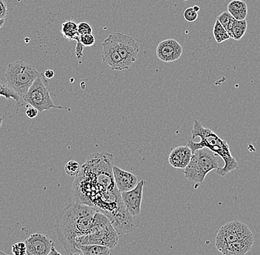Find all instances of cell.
Instances as JSON below:
<instances>
[{
    "instance_id": "1",
    "label": "cell",
    "mask_w": 260,
    "mask_h": 255,
    "mask_svg": "<svg viewBox=\"0 0 260 255\" xmlns=\"http://www.w3.org/2000/svg\"><path fill=\"white\" fill-rule=\"evenodd\" d=\"M113 155L95 153L89 156L73 185L75 201L95 208L107 217L123 207L113 175Z\"/></svg>"
},
{
    "instance_id": "2",
    "label": "cell",
    "mask_w": 260,
    "mask_h": 255,
    "mask_svg": "<svg viewBox=\"0 0 260 255\" xmlns=\"http://www.w3.org/2000/svg\"><path fill=\"white\" fill-rule=\"evenodd\" d=\"M97 212L94 207L75 202L65 208L57 217L55 230L68 254L80 251L75 246V240L88 233Z\"/></svg>"
},
{
    "instance_id": "3",
    "label": "cell",
    "mask_w": 260,
    "mask_h": 255,
    "mask_svg": "<svg viewBox=\"0 0 260 255\" xmlns=\"http://www.w3.org/2000/svg\"><path fill=\"white\" fill-rule=\"evenodd\" d=\"M191 135H192V139H194L196 137H199L201 139V140L198 142H194L193 140H189L187 142L186 145L191 149L192 154H194L198 149L206 148L217 154L223 160L224 166L217 169V174L224 176L239 168L238 162L232 155L226 141L221 139L217 134L209 128L203 127L198 120H194Z\"/></svg>"
},
{
    "instance_id": "4",
    "label": "cell",
    "mask_w": 260,
    "mask_h": 255,
    "mask_svg": "<svg viewBox=\"0 0 260 255\" xmlns=\"http://www.w3.org/2000/svg\"><path fill=\"white\" fill-rule=\"evenodd\" d=\"M118 243V234L113 228L108 217L102 212H97L88 233L77 237L75 246L79 250L82 245H101L111 249Z\"/></svg>"
},
{
    "instance_id": "5",
    "label": "cell",
    "mask_w": 260,
    "mask_h": 255,
    "mask_svg": "<svg viewBox=\"0 0 260 255\" xmlns=\"http://www.w3.org/2000/svg\"><path fill=\"white\" fill-rule=\"evenodd\" d=\"M40 75L35 66L19 60L8 65L5 78L9 87L22 98Z\"/></svg>"
},
{
    "instance_id": "6",
    "label": "cell",
    "mask_w": 260,
    "mask_h": 255,
    "mask_svg": "<svg viewBox=\"0 0 260 255\" xmlns=\"http://www.w3.org/2000/svg\"><path fill=\"white\" fill-rule=\"evenodd\" d=\"M218 156L206 149H198L192 154L189 163L183 170L185 178L197 185L204 181L206 175L219 168Z\"/></svg>"
},
{
    "instance_id": "7",
    "label": "cell",
    "mask_w": 260,
    "mask_h": 255,
    "mask_svg": "<svg viewBox=\"0 0 260 255\" xmlns=\"http://www.w3.org/2000/svg\"><path fill=\"white\" fill-rule=\"evenodd\" d=\"M25 103L37 108L40 113L54 108V110H68L67 107L56 105L53 103L50 95L48 81L43 74H41L22 97Z\"/></svg>"
},
{
    "instance_id": "8",
    "label": "cell",
    "mask_w": 260,
    "mask_h": 255,
    "mask_svg": "<svg viewBox=\"0 0 260 255\" xmlns=\"http://www.w3.org/2000/svg\"><path fill=\"white\" fill-rule=\"evenodd\" d=\"M252 237L253 234L248 225L237 221L232 222L219 229L215 238V246L218 250L228 243Z\"/></svg>"
},
{
    "instance_id": "9",
    "label": "cell",
    "mask_w": 260,
    "mask_h": 255,
    "mask_svg": "<svg viewBox=\"0 0 260 255\" xmlns=\"http://www.w3.org/2000/svg\"><path fill=\"white\" fill-rule=\"evenodd\" d=\"M110 35L122 59L129 68L137 61L139 53V45L137 42L130 35L122 32H113Z\"/></svg>"
},
{
    "instance_id": "10",
    "label": "cell",
    "mask_w": 260,
    "mask_h": 255,
    "mask_svg": "<svg viewBox=\"0 0 260 255\" xmlns=\"http://www.w3.org/2000/svg\"><path fill=\"white\" fill-rule=\"evenodd\" d=\"M146 185V180H141L137 184L134 189L121 193L122 201L125 207L130 215L133 217H137L141 214L143 191Z\"/></svg>"
},
{
    "instance_id": "11",
    "label": "cell",
    "mask_w": 260,
    "mask_h": 255,
    "mask_svg": "<svg viewBox=\"0 0 260 255\" xmlns=\"http://www.w3.org/2000/svg\"><path fill=\"white\" fill-rule=\"evenodd\" d=\"M102 57L103 64L110 66L113 70L122 71L129 69L115 48L110 35L102 44Z\"/></svg>"
},
{
    "instance_id": "12",
    "label": "cell",
    "mask_w": 260,
    "mask_h": 255,
    "mask_svg": "<svg viewBox=\"0 0 260 255\" xmlns=\"http://www.w3.org/2000/svg\"><path fill=\"white\" fill-rule=\"evenodd\" d=\"M134 217L130 215L126 208L123 206L108 219L117 233L121 235L133 232L138 228L139 222H136Z\"/></svg>"
},
{
    "instance_id": "13",
    "label": "cell",
    "mask_w": 260,
    "mask_h": 255,
    "mask_svg": "<svg viewBox=\"0 0 260 255\" xmlns=\"http://www.w3.org/2000/svg\"><path fill=\"white\" fill-rule=\"evenodd\" d=\"M27 248V255H48L54 243L44 234L34 233L24 242Z\"/></svg>"
},
{
    "instance_id": "14",
    "label": "cell",
    "mask_w": 260,
    "mask_h": 255,
    "mask_svg": "<svg viewBox=\"0 0 260 255\" xmlns=\"http://www.w3.org/2000/svg\"><path fill=\"white\" fill-rule=\"evenodd\" d=\"M183 50L178 41L169 39L158 44L156 48V54L160 61L171 63L177 61L181 57Z\"/></svg>"
},
{
    "instance_id": "15",
    "label": "cell",
    "mask_w": 260,
    "mask_h": 255,
    "mask_svg": "<svg viewBox=\"0 0 260 255\" xmlns=\"http://www.w3.org/2000/svg\"><path fill=\"white\" fill-rule=\"evenodd\" d=\"M113 175L115 186L120 193L134 189L138 183L136 175L115 165L113 166Z\"/></svg>"
},
{
    "instance_id": "16",
    "label": "cell",
    "mask_w": 260,
    "mask_h": 255,
    "mask_svg": "<svg viewBox=\"0 0 260 255\" xmlns=\"http://www.w3.org/2000/svg\"><path fill=\"white\" fill-rule=\"evenodd\" d=\"M192 154L188 146H179L171 152L169 156V162L173 168L185 169L189 163Z\"/></svg>"
},
{
    "instance_id": "17",
    "label": "cell",
    "mask_w": 260,
    "mask_h": 255,
    "mask_svg": "<svg viewBox=\"0 0 260 255\" xmlns=\"http://www.w3.org/2000/svg\"><path fill=\"white\" fill-rule=\"evenodd\" d=\"M253 237L228 243L218 249L224 255H245L251 249Z\"/></svg>"
},
{
    "instance_id": "18",
    "label": "cell",
    "mask_w": 260,
    "mask_h": 255,
    "mask_svg": "<svg viewBox=\"0 0 260 255\" xmlns=\"http://www.w3.org/2000/svg\"><path fill=\"white\" fill-rule=\"evenodd\" d=\"M228 12L236 20H245L248 16V6L246 3L242 0H232L228 6Z\"/></svg>"
},
{
    "instance_id": "19",
    "label": "cell",
    "mask_w": 260,
    "mask_h": 255,
    "mask_svg": "<svg viewBox=\"0 0 260 255\" xmlns=\"http://www.w3.org/2000/svg\"><path fill=\"white\" fill-rule=\"evenodd\" d=\"M247 27H248V24H247L246 19L243 21L234 19L233 22L228 28L227 32L231 39L239 41L243 38L246 32Z\"/></svg>"
},
{
    "instance_id": "20",
    "label": "cell",
    "mask_w": 260,
    "mask_h": 255,
    "mask_svg": "<svg viewBox=\"0 0 260 255\" xmlns=\"http://www.w3.org/2000/svg\"><path fill=\"white\" fill-rule=\"evenodd\" d=\"M61 32L67 40L76 42L80 40V35L78 32V24L73 21H67L61 24Z\"/></svg>"
},
{
    "instance_id": "21",
    "label": "cell",
    "mask_w": 260,
    "mask_h": 255,
    "mask_svg": "<svg viewBox=\"0 0 260 255\" xmlns=\"http://www.w3.org/2000/svg\"><path fill=\"white\" fill-rule=\"evenodd\" d=\"M79 250L84 255H110V248L101 245H82Z\"/></svg>"
},
{
    "instance_id": "22",
    "label": "cell",
    "mask_w": 260,
    "mask_h": 255,
    "mask_svg": "<svg viewBox=\"0 0 260 255\" xmlns=\"http://www.w3.org/2000/svg\"><path fill=\"white\" fill-rule=\"evenodd\" d=\"M0 96L6 97L7 100H15L17 103H19L20 99L22 98L12 88L10 87L8 84L3 81H0Z\"/></svg>"
},
{
    "instance_id": "23",
    "label": "cell",
    "mask_w": 260,
    "mask_h": 255,
    "mask_svg": "<svg viewBox=\"0 0 260 255\" xmlns=\"http://www.w3.org/2000/svg\"><path fill=\"white\" fill-rule=\"evenodd\" d=\"M213 35H214V40L219 44L231 39L226 30L222 27V24L219 23L218 20H216L215 24H214Z\"/></svg>"
},
{
    "instance_id": "24",
    "label": "cell",
    "mask_w": 260,
    "mask_h": 255,
    "mask_svg": "<svg viewBox=\"0 0 260 255\" xmlns=\"http://www.w3.org/2000/svg\"><path fill=\"white\" fill-rule=\"evenodd\" d=\"M81 166L76 161L71 160L65 165L64 170L67 174L71 176H76L81 171Z\"/></svg>"
},
{
    "instance_id": "25",
    "label": "cell",
    "mask_w": 260,
    "mask_h": 255,
    "mask_svg": "<svg viewBox=\"0 0 260 255\" xmlns=\"http://www.w3.org/2000/svg\"><path fill=\"white\" fill-rule=\"evenodd\" d=\"M234 19H234L233 16L231 15L228 11H225V12L219 14L218 17H217V20L219 21V23L222 24V27H223L227 31L228 28H229L231 24L232 23Z\"/></svg>"
},
{
    "instance_id": "26",
    "label": "cell",
    "mask_w": 260,
    "mask_h": 255,
    "mask_svg": "<svg viewBox=\"0 0 260 255\" xmlns=\"http://www.w3.org/2000/svg\"><path fill=\"white\" fill-rule=\"evenodd\" d=\"M12 253L14 255H27V248L23 242L14 243L12 245Z\"/></svg>"
},
{
    "instance_id": "27",
    "label": "cell",
    "mask_w": 260,
    "mask_h": 255,
    "mask_svg": "<svg viewBox=\"0 0 260 255\" xmlns=\"http://www.w3.org/2000/svg\"><path fill=\"white\" fill-rule=\"evenodd\" d=\"M183 16L187 22H192L198 19V14L193 9V8H188L185 10Z\"/></svg>"
},
{
    "instance_id": "28",
    "label": "cell",
    "mask_w": 260,
    "mask_h": 255,
    "mask_svg": "<svg viewBox=\"0 0 260 255\" xmlns=\"http://www.w3.org/2000/svg\"><path fill=\"white\" fill-rule=\"evenodd\" d=\"M78 32L79 35H87V34H92V29L91 26L86 22H81L78 24Z\"/></svg>"
},
{
    "instance_id": "29",
    "label": "cell",
    "mask_w": 260,
    "mask_h": 255,
    "mask_svg": "<svg viewBox=\"0 0 260 255\" xmlns=\"http://www.w3.org/2000/svg\"><path fill=\"white\" fill-rule=\"evenodd\" d=\"M80 42L84 47H91L95 44V37L92 34L80 35Z\"/></svg>"
},
{
    "instance_id": "30",
    "label": "cell",
    "mask_w": 260,
    "mask_h": 255,
    "mask_svg": "<svg viewBox=\"0 0 260 255\" xmlns=\"http://www.w3.org/2000/svg\"><path fill=\"white\" fill-rule=\"evenodd\" d=\"M8 14L7 4L5 0H0V20L6 19Z\"/></svg>"
},
{
    "instance_id": "31",
    "label": "cell",
    "mask_w": 260,
    "mask_h": 255,
    "mask_svg": "<svg viewBox=\"0 0 260 255\" xmlns=\"http://www.w3.org/2000/svg\"><path fill=\"white\" fill-rule=\"evenodd\" d=\"M39 113H40V112H39L38 110L32 106L27 108L25 112L26 115H27V118H30V119H34V118H37V117L38 116Z\"/></svg>"
},
{
    "instance_id": "32",
    "label": "cell",
    "mask_w": 260,
    "mask_h": 255,
    "mask_svg": "<svg viewBox=\"0 0 260 255\" xmlns=\"http://www.w3.org/2000/svg\"><path fill=\"white\" fill-rule=\"evenodd\" d=\"M84 47L81 45L80 40L77 42V45L76 48V55L78 59H81L83 56V50H84Z\"/></svg>"
},
{
    "instance_id": "33",
    "label": "cell",
    "mask_w": 260,
    "mask_h": 255,
    "mask_svg": "<svg viewBox=\"0 0 260 255\" xmlns=\"http://www.w3.org/2000/svg\"><path fill=\"white\" fill-rule=\"evenodd\" d=\"M43 75L44 76H45V79H53V77H54L55 72L54 71L52 70V69H48L45 71V72H44Z\"/></svg>"
},
{
    "instance_id": "34",
    "label": "cell",
    "mask_w": 260,
    "mask_h": 255,
    "mask_svg": "<svg viewBox=\"0 0 260 255\" xmlns=\"http://www.w3.org/2000/svg\"><path fill=\"white\" fill-rule=\"evenodd\" d=\"M48 255H62L59 251H57L56 248H55V246H53L50 250V253Z\"/></svg>"
},
{
    "instance_id": "35",
    "label": "cell",
    "mask_w": 260,
    "mask_h": 255,
    "mask_svg": "<svg viewBox=\"0 0 260 255\" xmlns=\"http://www.w3.org/2000/svg\"><path fill=\"white\" fill-rule=\"evenodd\" d=\"M5 23H6V19L0 20V29L4 26Z\"/></svg>"
},
{
    "instance_id": "36",
    "label": "cell",
    "mask_w": 260,
    "mask_h": 255,
    "mask_svg": "<svg viewBox=\"0 0 260 255\" xmlns=\"http://www.w3.org/2000/svg\"><path fill=\"white\" fill-rule=\"evenodd\" d=\"M70 255H84L82 254V252H81V251H76V252L72 253V254H71Z\"/></svg>"
},
{
    "instance_id": "37",
    "label": "cell",
    "mask_w": 260,
    "mask_h": 255,
    "mask_svg": "<svg viewBox=\"0 0 260 255\" xmlns=\"http://www.w3.org/2000/svg\"><path fill=\"white\" fill-rule=\"evenodd\" d=\"M193 9H194V11H196V12L198 13V11H200V9H201V8H200L199 6H194V7H193Z\"/></svg>"
},
{
    "instance_id": "38",
    "label": "cell",
    "mask_w": 260,
    "mask_h": 255,
    "mask_svg": "<svg viewBox=\"0 0 260 255\" xmlns=\"http://www.w3.org/2000/svg\"><path fill=\"white\" fill-rule=\"evenodd\" d=\"M3 119H4V118H0V128H1L2 125H3Z\"/></svg>"
},
{
    "instance_id": "39",
    "label": "cell",
    "mask_w": 260,
    "mask_h": 255,
    "mask_svg": "<svg viewBox=\"0 0 260 255\" xmlns=\"http://www.w3.org/2000/svg\"><path fill=\"white\" fill-rule=\"evenodd\" d=\"M0 255H9V254H6V253L3 252V251H1V250H0Z\"/></svg>"
},
{
    "instance_id": "40",
    "label": "cell",
    "mask_w": 260,
    "mask_h": 255,
    "mask_svg": "<svg viewBox=\"0 0 260 255\" xmlns=\"http://www.w3.org/2000/svg\"><path fill=\"white\" fill-rule=\"evenodd\" d=\"M185 1H187V0H185Z\"/></svg>"
}]
</instances>
